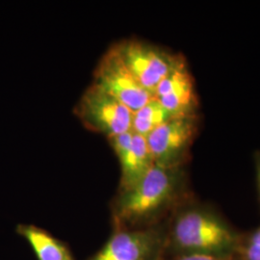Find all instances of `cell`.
<instances>
[{"label": "cell", "mask_w": 260, "mask_h": 260, "mask_svg": "<svg viewBox=\"0 0 260 260\" xmlns=\"http://www.w3.org/2000/svg\"><path fill=\"white\" fill-rule=\"evenodd\" d=\"M186 201V176L182 167L154 164L135 185L119 191L112 203L116 229H141L165 223Z\"/></svg>", "instance_id": "cell-1"}, {"label": "cell", "mask_w": 260, "mask_h": 260, "mask_svg": "<svg viewBox=\"0 0 260 260\" xmlns=\"http://www.w3.org/2000/svg\"><path fill=\"white\" fill-rule=\"evenodd\" d=\"M242 233L212 206L186 200L166 221L165 255H235Z\"/></svg>", "instance_id": "cell-2"}, {"label": "cell", "mask_w": 260, "mask_h": 260, "mask_svg": "<svg viewBox=\"0 0 260 260\" xmlns=\"http://www.w3.org/2000/svg\"><path fill=\"white\" fill-rule=\"evenodd\" d=\"M166 222L141 229H116L103 249L89 260H163Z\"/></svg>", "instance_id": "cell-3"}, {"label": "cell", "mask_w": 260, "mask_h": 260, "mask_svg": "<svg viewBox=\"0 0 260 260\" xmlns=\"http://www.w3.org/2000/svg\"><path fill=\"white\" fill-rule=\"evenodd\" d=\"M113 48L130 73L153 95L158 84L183 61L166 50L135 39L121 41Z\"/></svg>", "instance_id": "cell-4"}, {"label": "cell", "mask_w": 260, "mask_h": 260, "mask_svg": "<svg viewBox=\"0 0 260 260\" xmlns=\"http://www.w3.org/2000/svg\"><path fill=\"white\" fill-rule=\"evenodd\" d=\"M75 112L86 127L108 138L131 130L133 111L94 84L81 95Z\"/></svg>", "instance_id": "cell-5"}, {"label": "cell", "mask_w": 260, "mask_h": 260, "mask_svg": "<svg viewBox=\"0 0 260 260\" xmlns=\"http://www.w3.org/2000/svg\"><path fill=\"white\" fill-rule=\"evenodd\" d=\"M93 84L133 112L154 98L130 73L113 47L107 50L96 66Z\"/></svg>", "instance_id": "cell-6"}, {"label": "cell", "mask_w": 260, "mask_h": 260, "mask_svg": "<svg viewBox=\"0 0 260 260\" xmlns=\"http://www.w3.org/2000/svg\"><path fill=\"white\" fill-rule=\"evenodd\" d=\"M194 115L174 117L146 137L154 164L164 167H182L187 150L195 136Z\"/></svg>", "instance_id": "cell-7"}, {"label": "cell", "mask_w": 260, "mask_h": 260, "mask_svg": "<svg viewBox=\"0 0 260 260\" xmlns=\"http://www.w3.org/2000/svg\"><path fill=\"white\" fill-rule=\"evenodd\" d=\"M121 166L119 191L135 185L154 165L147 138L132 130L108 138Z\"/></svg>", "instance_id": "cell-8"}, {"label": "cell", "mask_w": 260, "mask_h": 260, "mask_svg": "<svg viewBox=\"0 0 260 260\" xmlns=\"http://www.w3.org/2000/svg\"><path fill=\"white\" fill-rule=\"evenodd\" d=\"M154 98L174 117L194 115L197 105L195 87L183 61L158 84Z\"/></svg>", "instance_id": "cell-9"}, {"label": "cell", "mask_w": 260, "mask_h": 260, "mask_svg": "<svg viewBox=\"0 0 260 260\" xmlns=\"http://www.w3.org/2000/svg\"><path fill=\"white\" fill-rule=\"evenodd\" d=\"M16 231L29 243L38 260H75L67 245L44 229L34 224H19Z\"/></svg>", "instance_id": "cell-10"}, {"label": "cell", "mask_w": 260, "mask_h": 260, "mask_svg": "<svg viewBox=\"0 0 260 260\" xmlns=\"http://www.w3.org/2000/svg\"><path fill=\"white\" fill-rule=\"evenodd\" d=\"M174 118L156 98H152L137 111L133 112L131 130L147 137L158 126Z\"/></svg>", "instance_id": "cell-11"}, {"label": "cell", "mask_w": 260, "mask_h": 260, "mask_svg": "<svg viewBox=\"0 0 260 260\" xmlns=\"http://www.w3.org/2000/svg\"><path fill=\"white\" fill-rule=\"evenodd\" d=\"M235 256L237 260H260V225L249 233H242Z\"/></svg>", "instance_id": "cell-12"}, {"label": "cell", "mask_w": 260, "mask_h": 260, "mask_svg": "<svg viewBox=\"0 0 260 260\" xmlns=\"http://www.w3.org/2000/svg\"><path fill=\"white\" fill-rule=\"evenodd\" d=\"M163 260H237V258L235 255L218 256V255L200 254V253H183V254L165 255Z\"/></svg>", "instance_id": "cell-13"}, {"label": "cell", "mask_w": 260, "mask_h": 260, "mask_svg": "<svg viewBox=\"0 0 260 260\" xmlns=\"http://www.w3.org/2000/svg\"><path fill=\"white\" fill-rule=\"evenodd\" d=\"M254 166H255V176H256V185L258 192V199L260 204V151L256 152L254 155Z\"/></svg>", "instance_id": "cell-14"}]
</instances>
